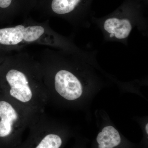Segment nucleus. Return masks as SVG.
<instances>
[{
    "instance_id": "8",
    "label": "nucleus",
    "mask_w": 148,
    "mask_h": 148,
    "mask_svg": "<svg viewBox=\"0 0 148 148\" xmlns=\"http://www.w3.org/2000/svg\"><path fill=\"white\" fill-rule=\"evenodd\" d=\"M139 1L143 3L144 5H145L146 6L147 5L148 0H139Z\"/></svg>"
},
{
    "instance_id": "10",
    "label": "nucleus",
    "mask_w": 148,
    "mask_h": 148,
    "mask_svg": "<svg viewBox=\"0 0 148 148\" xmlns=\"http://www.w3.org/2000/svg\"><path fill=\"white\" fill-rule=\"evenodd\" d=\"M79 148H85L84 147V146H83V147H79Z\"/></svg>"
},
{
    "instance_id": "7",
    "label": "nucleus",
    "mask_w": 148,
    "mask_h": 148,
    "mask_svg": "<svg viewBox=\"0 0 148 148\" xmlns=\"http://www.w3.org/2000/svg\"><path fill=\"white\" fill-rule=\"evenodd\" d=\"M63 140L57 134H49L46 135L35 148H61Z\"/></svg>"
},
{
    "instance_id": "2",
    "label": "nucleus",
    "mask_w": 148,
    "mask_h": 148,
    "mask_svg": "<svg viewBox=\"0 0 148 148\" xmlns=\"http://www.w3.org/2000/svg\"><path fill=\"white\" fill-rule=\"evenodd\" d=\"M144 6L139 0H124L121 5L108 15L101 18L92 16L91 23L102 31L105 42H118L126 46L128 37L135 27L146 34L148 23Z\"/></svg>"
},
{
    "instance_id": "6",
    "label": "nucleus",
    "mask_w": 148,
    "mask_h": 148,
    "mask_svg": "<svg viewBox=\"0 0 148 148\" xmlns=\"http://www.w3.org/2000/svg\"><path fill=\"white\" fill-rule=\"evenodd\" d=\"M18 119V114L8 102L0 101V138L8 137L11 134L12 126Z\"/></svg>"
},
{
    "instance_id": "4",
    "label": "nucleus",
    "mask_w": 148,
    "mask_h": 148,
    "mask_svg": "<svg viewBox=\"0 0 148 148\" xmlns=\"http://www.w3.org/2000/svg\"><path fill=\"white\" fill-rule=\"evenodd\" d=\"M38 0H0V17L2 21L10 23L18 18H28L36 9Z\"/></svg>"
},
{
    "instance_id": "3",
    "label": "nucleus",
    "mask_w": 148,
    "mask_h": 148,
    "mask_svg": "<svg viewBox=\"0 0 148 148\" xmlns=\"http://www.w3.org/2000/svg\"><path fill=\"white\" fill-rule=\"evenodd\" d=\"M94 0H38L36 9L44 15L68 21L77 30L88 28L93 15L91 5Z\"/></svg>"
},
{
    "instance_id": "1",
    "label": "nucleus",
    "mask_w": 148,
    "mask_h": 148,
    "mask_svg": "<svg viewBox=\"0 0 148 148\" xmlns=\"http://www.w3.org/2000/svg\"><path fill=\"white\" fill-rule=\"evenodd\" d=\"M32 44L63 50L81 49L71 38L59 34L51 29L49 20L39 22L27 18L21 24L0 29V50L19 51Z\"/></svg>"
},
{
    "instance_id": "5",
    "label": "nucleus",
    "mask_w": 148,
    "mask_h": 148,
    "mask_svg": "<svg viewBox=\"0 0 148 148\" xmlns=\"http://www.w3.org/2000/svg\"><path fill=\"white\" fill-rule=\"evenodd\" d=\"M92 148H136L125 140L113 126L103 127L98 133Z\"/></svg>"
},
{
    "instance_id": "9",
    "label": "nucleus",
    "mask_w": 148,
    "mask_h": 148,
    "mask_svg": "<svg viewBox=\"0 0 148 148\" xmlns=\"http://www.w3.org/2000/svg\"><path fill=\"white\" fill-rule=\"evenodd\" d=\"M145 132L146 134H147V135H148V124L147 123L146 124L145 126Z\"/></svg>"
}]
</instances>
